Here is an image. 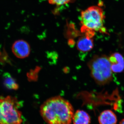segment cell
<instances>
[{
  "mask_svg": "<svg viewBox=\"0 0 124 124\" xmlns=\"http://www.w3.org/2000/svg\"><path fill=\"white\" fill-rule=\"evenodd\" d=\"M12 51L14 54L19 58L23 59L29 56L31 52L29 44L23 40H18L14 42Z\"/></svg>",
  "mask_w": 124,
  "mask_h": 124,
  "instance_id": "5",
  "label": "cell"
},
{
  "mask_svg": "<svg viewBox=\"0 0 124 124\" xmlns=\"http://www.w3.org/2000/svg\"><path fill=\"white\" fill-rule=\"evenodd\" d=\"M48 2L51 5L56 6H61L72 3L75 0H47Z\"/></svg>",
  "mask_w": 124,
  "mask_h": 124,
  "instance_id": "11",
  "label": "cell"
},
{
  "mask_svg": "<svg viewBox=\"0 0 124 124\" xmlns=\"http://www.w3.org/2000/svg\"><path fill=\"white\" fill-rule=\"evenodd\" d=\"M92 37L85 35L81 37L78 41L77 48L80 51L87 52L91 50L93 47V41Z\"/></svg>",
  "mask_w": 124,
  "mask_h": 124,
  "instance_id": "8",
  "label": "cell"
},
{
  "mask_svg": "<svg viewBox=\"0 0 124 124\" xmlns=\"http://www.w3.org/2000/svg\"><path fill=\"white\" fill-rule=\"evenodd\" d=\"M119 124H124V119H122V120L120 122Z\"/></svg>",
  "mask_w": 124,
  "mask_h": 124,
  "instance_id": "12",
  "label": "cell"
},
{
  "mask_svg": "<svg viewBox=\"0 0 124 124\" xmlns=\"http://www.w3.org/2000/svg\"><path fill=\"white\" fill-rule=\"evenodd\" d=\"M100 124H116L117 118L115 114L110 110H106L100 113L98 117Z\"/></svg>",
  "mask_w": 124,
  "mask_h": 124,
  "instance_id": "9",
  "label": "cell"
},
{
  "mask_svg": "<svg viewBox=\"0 0 124 124\" xmlns=\"http://www.w3.org/2000/svg\"><path fill=\"white\" fill-rule=\"evenodd\" d=\"M112 70L114 72H120L124 69V60L121 54L113 53L109 58Z\"/></svg>",
  "mask_w": 124,
  "mask_h": 124,
  "instance_id": "6",
  "label": "cell"
},
{
  "mask_svg": "<svg viewBox=\"0 0 124 124\" xmlns=\"http://www.w3.org/2000/svg\"><path fill=\"white\" fill-rule=\"evenodd\" d=\"M17 98L0 96V124H21L22 114Z\"/></svg>",
  "mask_w": 124,
  "mask_h": 124,
  "instance_id": "3",
  "label": "cell"
},
{
  "mask_svg": "<svg viewBox=\"0 0 124 124\" xmlns=\"http://www.w3.org/2000/svg\"><path fill=\"white\" fill-rule=\"evenodd\" d=\"M91 121L90 116L85 111L78 110L74 112L72 119L73 124H90Z\"/></svg>",
  "mask_w": 124,
  "mask_h": 124,
  "instance_id": "7",
  "label": "cell"
},
{
  "mask_svg": "<svg viewBox=\"0 0 124 124\" xmlns=\"http://www.w3.org/2000/svg\"><path fill=\"white\" fill-rule=\"evenodd\" d=\"M3 79L4 85L7 88L14 90H17L18 89V85L9 73L7 72L4 73Z\"/></svg>",
  "mask_w": 124,
  "mask_h": 124,
  "instance_id": "10",
  "label": "cell"
},
{
  "mask_svg": "<svg viewBox=\"0 0 124 124\" xmlns=\"http://www.w3.org/2000/svg\"><path fill=\"white\" fill-rule=\"evenodd\" d=\"M91 77L100 85H104L112 79V70L109 58L104 55H95L89 61Z\"/></svg>",
  "mask_w": 124,
  "mask_h": 124,
  "instance_id": "4",
  "label": "cell"
},
{
  "mask_svg": "<svg viewBox=\"0 0 124 124\" xmlns=\"http://www.w3.org/2000/svg\"><path fill=\"white\" fill-rule=\"evenodd\" d=\"M39 112L48 124H70L75 111L70 102L57 96L44 102L40 107Z\"/></svg>",
  "mask_w": 124,
  "mask_h": 124,
  "instance_id": "1",
  "label": "cell"
},
{
  "mask_svg": "<svg viewBox=\"0 0 124 124\" xmlns=\"http://www.w3.org/2000/svg\"><path fill=\"white\" fill-rule=\"evenodd\" d=\"M105 18L104 11L99 6L89 7L81 13V31L86 35L93 36L95 31L106 33Z\"/></svg>",
  "mask_w": 124,
  "mask_h": 124,
  "instance_id": "2",
  "label": "cell"
}]
</instances>
